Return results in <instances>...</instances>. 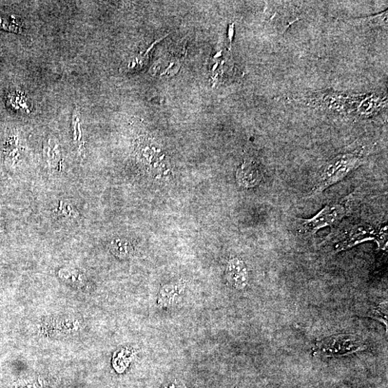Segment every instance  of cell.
Returning <instances> with one entry per match:
<instances>
[{
  "label": "cell",
  "mask_w": 388,
  "mask_h": 388,
  "mask_svg": "<svg viewBox=\"0 0 388 388\" xmlns=\"http://www.w3.org/2000/svg\"><path fill=\"white\" fill-rule=\"evenodd\" d=\"M185 290L183 283L167 284L160 290L158 304L162 307L177 305L182 301Z\"/></svg>",
  "instance_id": "52a82bcc"
},
{
  "label": "cell",
  "mask_w": 388,
  "mask_h": 388,
  "mask_svg": "<svg viewBox=\"0 0 388 388\" xmlns=\"http://www.w3.org/2000/svg\"><path fill=\"white\" fill-rule=\"evenodd\" d=\"M349 197L340 202L325 206L317 215L308 220H298V232L300 236H314L322 228L332 227L340 222L347 213Z\"/></svg>",
  "instance_id": "277c9868"
},
{
  "label": "cell",
  "mask_w": 388,
  "mask_h": 388,
  "mask_svg": "<svg viewBox=\"0 0 388 388\" xmlns=\"http://www.w3.org/2000/svg\"><path fill=\"white\" fill-rule=\"evenodd\" d=\"M367 344L359 337L340 335L316 342L314 355L336 358L352 355L366 351Z\"/></svg>",
  "instance_id": "3957f363"
},
{
  "label": "cell",
  "mask_w": 388,
  "mask_h": 388,
  "mask_svg": "<svg viewBox=\"0 0 388 388\" xmlns=\"http://www.w3.org/2000/svg\"><path fill=\"white\" fill-rule=\"evenodd\" d=\"M80 112L78 109H75L73 112V139L75 142H79L82 138V127L80 122Z\"/></svg>",
  "instance_id": "7c38bea8"
},
{
  "label": "cell",
  "mask_w": 388,
  "mask_h": 388,
  "mask_svg": "<svg viewBox=\"0 0 388 388\" xmlns=\"http://www.w3.org/2000/svg\"><path fill=\"white\" fill-rule=\"evenodd\" d=\"M262 179V171L258 166L254 163H244L237 173L238 182L241 186L245 188H251L258 185Z\"/></svg>",
  "instance_id": "8992f818"
},
{
  "label": "cell",
  "mask_w": 388,
  "mask_h": 388,
  "mask_svg": "<svg viewBox=\"0 0 388 388\" xmlns=\"http://www.w3.org/2000/svg\"><path fill=\"white\" fill-rule=\"evenodd\" d=\"M363 151H355L337 155L330 161L319 174L317 183L312 193L318 194L344 180L349 173L357 169L361 164Z\"/></svg>",
  "instance_id": "7a4b0ae2"
},
{
  "label": "cell",
  "mask_w": 388,
  "mask_h": 388,
  "mask_svg": "<svg viewBox=\"0 0 388 388\" xmlns=\"http://www.w3.org/2000/svg\"><path fill=\"white\" fill-rule=\"evenodd\" d=\"M0 27H1L4 30L14 31L15 33H17V31L19 30V29L15 28L13 26L4 21V19L2 18H0Z\"/></svg>",
  "instance_id": "4fadbf2b"
},
{
  "label": "cell",
  "mask_w": 388,
  "mask_h": 388,
  "mask_svg": "<svg viewBox=\"0 0 388 388\" xmlns=\"http://www.w3.org/2000/svg\"><path fill=\"white\" fill-rule=\"evenodd\" d=\"M44 157L49 167H55L62 158L60 142L55 138L48 137L44 145Z\"/></svg>",
  "instance_id": "ba28073f"
},
{
  "label": "cell",
  "mask_w": 388,
  "mask_h": 388,
  "mask_svg": "<svg viewBox=\"0 0 388 388\" xmlns=\"http://www.w3.org/2000/svg\"><path fill=\"white\" fill-rule=\"evenodd\" d=\"M374 240L379 247L387 245V227L377 229L366 222H351L335 229L321 244L333 254L351 249L365 241Z\"/></svg>",
  "instance_id": "6da1fadb"
},
{
  "label": "cell",
  "mask_w": 388,
  "mask_h": 388,
  "mask_svg": "<svg viewBox=\"0 0 388 388\" xmlns=\"http://www.w3.org/2000/svg\"><path fill=\"white\" fill-rule=\"evenodd\" d=\"M227 278L229 283L238 290L248 284V272L245 263L236 258L229 261L227 267Z\"/></svg>",
  "instance_id": "5b68a950"
},
{
  "label": "cell",
  "mask_w": 388,
  "mask_h": 388,
  "mask_svg": "<svg viewBox=\"0 0 388 388\" xmlns=\"http://www.w3.org/2000/svg\"><path fill=\"white\" fill-rule=\"evenodd\" d=\"M362 310V315L366 317H371L381 322L387 326V303L383 301L378 303L367 305Z\"/></svg>",
  "instance_id": "9c48e42d"
},
{
  "label": "cell",
  "mask_w": 388,
  "mask_h": 388,
  "mask_svg": "<svg viewBox=\"0 0 388 388\" xmlns=\"http://www.w3.org/2000/svg\"><path fill=\"white\" fill-rule=\"evenodd\" d=\"M58 276L63 281L77 288H82L87 283L85 275L75 269L62 268L58 272Z\"/></svg>",
  "instance_id": "30bf717a"
},
{
  "label": "cell",
  "mask_w": 388,
  "mask_h": 388,
  "mask_svg": "<svg viewBox=\"0 0 388 388\" xmlns=\"http://www.w3.org/2000/svg\"><path fill=\"white\" fill-rule=\"evenodd\" d=\"M110 250L116 257L125 259L132 256L133 247L127 240L119 238L112 241Z\"/></svg>",
  "instance_id": "8fae6325"
}]
</instances>
